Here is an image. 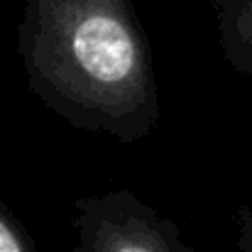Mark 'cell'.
Instances as JSON below:
<instances>
[{"instance_id":"obj_1","label":"cell","mask_w":252,"mask_h":252,"mask_svg":"<svg viewBox=\"0 0 252 252\" xmlns=\"http://www.w3.org/2000/svg\"><path fill=\"white\" fill-rule=\"evenodd\" d=\"M17 54L30 93L81 132L130 145L162 118L150 37L132 0H25Z\"/></svg>"},{"instance_id":"obj_2","label":"cell","mask_w":252,"mask_h":252,"mask_svg":"<svg viewBox=\"0 0 252 252\" xmlns=\"http://www.w3.org/2000/svg\"><path fill=\"white\" fill-rule=\"evenodd\" d=\"M74 233L71 252H196L171 218L130 189L76 198Z\"/></svg>"},{"instance_id":"obj_3","label":"cell","mask_w":252,"mask_h":252,"mask_svg":"<svg viewBox=\"0 0 252 252\" xmlns=\"http://www.w3.org/2000/svg\"><path fill=\"white\" fill-rule=\"evenodd\" d=\"M223 59L233 71L252 76V0H211Z\"/></svg>"},{"instance_id":"obj_4","label":"cell","mask_w":252,"mask_h":252,"mask_svg":"<svg viewBox=\"0 0 252 252\" xmlns=\"http://www.w3.org/2000/svg\"><path fill=\"white\" fill-rule=\"evenodd\" d=\"M0 252H37L30 230L15 218L7 203L0 198Z\"/></svg>"},{"instance_id":"obj_5","label":"cell","mask_w":252,"mask_h":252,"mask_svg":"<svg viewBox=\"0 0 252 252\" xmlns=\"http://www.w3.org/2000/svg\"><path fill=\"white\" fill-rule=\"evenodd\" d=\"M235 230H238V252H252V208L240 206L235 211Z\"/></svg>"}]
</instances>
